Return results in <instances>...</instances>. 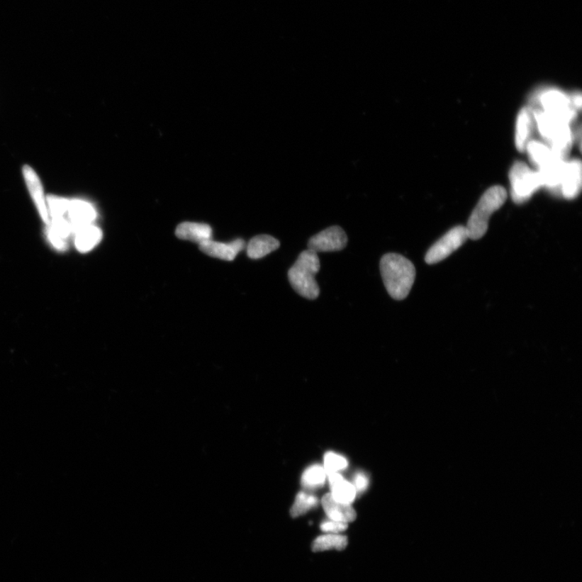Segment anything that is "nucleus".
I'll list each match as a JSON object with an SVG mask.
<instances>
[{"label": "nucleus", "mask_w": 582, "mask_h": 582, "mask_svg": "<svg viewBox=\"0 0 582 582\" xmlns=\"http://www.w3.org/2000/svg\"><path fill=\"white\" fill-rule=\"evenodd\" d=\"M380 271L391 298L403 301L409 295L416 278V269L410 261L397 253H388L380 261Z\"/></svg>", "instance_id": "obj_1"}, {"label": "nucleus", "mask_w": 582, "mask_h": 582, "mask_svg": "<svg viewBox=\"0 0 582 582\" xmlns=\"http://www.w3.org/2000/svg\"><path fill=\"white\" fill-rule=\"evenodd\" d=\"M320 269L318 255L313 250H305L288 272L290 284L299 296L313 301L320 296L315 275Z\"/></svg>", "instance_id": "obj_2"}, {"label": "nucleus", "mask_w": 582, "mask_h": 582, "mask_svg": "<svg viewBox=\"0 0 582 582\" xmlns=\"http://www.w3.org/2000/svg\"><path fill=\"white\" fill-rule=\"evenodd\" d=\"M506 199L507 192L503 186L489 188L483 194L465 227L469 239L480 240L486 234L489 218L503 206Z\"/></svg>", "instance_id": "obj_3"}, {"label": "nucleus", "mask_w": 582, "mask_h": 582, "mask_svg": "<svg viewBox=\"0 0 582 582\" xmlns=\"http://www.w3.org/2000/svg\"><path fill=\"white\" fill-rule=\"evenodd\" d=\"M512 198L517 204L525 203L535 191L544 186L539 172L529 168L524 163L517 162L510 171Z\"/></svg>", "instance_id": "obj_4"}, {"label": "nucleus", "mask_w": 582, "mask_h": 582, "mask_svg": "<svg viewBox=\"0 0 582 582\" xmlns=\"http://www.w3.org/2000/svg\"><path fill=\"white\" fill-rule=\"evenodd\" d=\"M469 239L466 228L457 226L442 236L430 247L425 255V262L429 264L439 263L459 249Z\"/></svg>", "instance_id": "obj_5"}, {"label": "nucleus", "mask_w": 582, "mask_h": 582, "mask_svg": "<svg viewBox=\"0 0 582 582\" xmlns=\"http://www.w3.org/2000/svg\"><path fill=\"white\" fill-rule=\"evenodd\" d=\"M540 103L547 113L561 122L571 124L577 117V111L573 107L570 98L562 91L547 90L540 96Z\"/></svg>", "instance_id": "obj_6"}, {"label": "nucleus", "mask_w": 582, "mask_h": 582, "mask_svg": "<svg viewBox=\"0 0 582 582\" xmlns=\"http://www.w3.org/2000/svg\"><path fill=\"white\" fill-rule=\"evenodd\" d=\"M348 243L347 235L339 226H332L313 236L308 241V250L315 252L341 251Z\"/></svg>", "instance_id": "obj_7"}, {"label": "nucleus", "mask_w": 582, "mask_h": 582, "mask_svg": "<svg viewBox=\"0 0 582 582\" xmlns=\"http://www.w3.org/2000/svg\"><path fill=\"white\" fill-rule=\"evenodd\" d=\"M245 241L242 239L235 240L228 244L210 240L199 245V249L210 257L232 262L245 250Z\"/></svg>", "instance_id": "obj_8"}, {"label": "nucleus", "mask_w": 582, "mask_h": 582, "mask_svg": "<svg viewBox=\"0 0 582 582\" xmlns=\"http://www.w3.org/2000/svg\"><path fill=\"white\" fill-rule=\"evenodd\" d=\"M581 189V163L574 159L566 162L561 184V192L566 199H574L580 194Z\"/></svg>", "instance_id": "obj_9"}, {"label": "nucleus", "mask_w": 582, "mask_h": 582, "mask_svg": "<svg viewBox=\"0 0 582 582\" xmlns=\"http://www.w3.org/2000/svg\"><path fill=\"white\" fill-rule=\"evenodd\" d=\"M22 171L28 191H30L34 203H35L37 206L39 214L41 216L43 221L46 224H48L50 220L41 180H40L36 172L30 166L26 165L23 167Z\"/></svg>", "instance_id": "obj_10"}, {"label": "nucleus", "mask_w": 582, "mask_h": 582, "mask_svg": "<svg viewBox=\"0 0 582 582\" xmlns=\"http://www.w3.org/2000/svg\"><path fill=\"white\" fill-rule=\"evenodd\" d=\"M67 215L74 230L78 228L92 224L96 218V211L88 201L73 199L69 203Z\"/></svg>", "instance_id": "obj_11"}, {"label": "nucleus", "mask_w": 582, "mask_h": 582, "mask_svg": "<svg viewBox=\"0 0 582 582\" xmlns=\"http://www.w3.org/2000/svg\"><path fill=\"white\" fill-rule=\"evenodd\" d=\"M534 123L532 109L527 107L522 108L517 115L515 132L516 147L521 152L526 151L530 138L532 135Z\"/></svg>", "instance_id": "obj_12"}, {"label": "nucleus", "mask_w": 582, "mask_h": 582, "mask_svg": "<svg viewBox=\"0 0 582 582\" xmlns=\"http://www.w3.org/2000/svg\"><path fill=\"white\" fill-rule=\"evenodd\" d=\"M322 505L330 520L349 523L356 520V511L351 505L339 503L328 493L322 499Z\"/></svg>", "instance_id": "obj_13"}, {"label": "nucleus", "mask_w": 582, "mask_h": 582, "mask_svg": "<svg viewBox=\"0 0 582 582\" xmlns=\"http://www.w3.org/2000/svg\"><path fill=\"white\" fill-rule=\"evenodd\" d=\"M47 237L52 245L59 250H65L67 246V240L73 234V228L65 218H54L47 224Z\"/></svg>", "instance_id": "obj_14"}, {"label": "nucleus", "mask_w": 582, "mask_h": 582, "mask_svg": "<svg viewBox=\"0 0 582 582\" xmlns=\"http://www.w3.org/2000/svg\"><path fill=\"white\" fill-rule=\"evenodd\" d=\"M176 235L179 239L201 245L211 240L212 229L207 224L186 222L177 228Z\"/></svg>", "instance_id": "obj_15"}, {"label": "nucleus", "mask_w": 582, "mask_h": 582, "mask_svg": "<svg viewBox=\"0 0 582 582\" xmlns=\"http://www.w3.org/2000/svg\"><path fill=\"white\" fill-rule=\"evenodd\" d=\"M74 244L77 250L82 252H88L100 243L102 239V232L99 228L94 224L78 228L74 230Z\"/></svg>", "instance_id": "obj_16"}, {"label": "nucleus", "mask_w": 582, "mask_h": 582, "mask_svg": "<svg viewBox=\"0 0 582 582\" xmlns=\"http://www.w3.org/2000/svg\"><path fill=\"white\" fill-rule=\"evenodd\" d=\"M328 476L330 480L332 497L339 503L349 504L353 503L356 498L357 491L352 483L344 480V478L333 472Z\"/></svg>", "instance_id": "obj_17"}, {"label": "nucleus", "mask_w": 582, "mask_h": 582, "mask_svg": "<svg viewBox=\"0 0 582 582\" xmlns=\"http://www.w3.org/2000/svg\"><path fill=\"white\" fill-rule=\"evenodd\" d=\"M280 242L269 235H260L253 237L247 246V254L251 259H261L279 250Z\"/></svg>", "instance_id": "obj_18"}, {"label": "nucleus", "mask_w": 582, "mask_h": 582, "mask_svg": "<svg viewBox=\"0 0 582 582\" xmlns=\"http://www.w3.org/2000/svg\"><path fill=\"white\" fill-rule=\"evenodd\" d=\"M566 161L553 158L549 163H547L543 168L539 169V174L543 181L544 186L549 187L552 190L561 189L564 164Z\"/></svg>", "instance_id": "obj_19"}, {"label": "nucleus", "mask_w": 582, "mask_h": 582, "mask_svg": "<svg viewBox=\"0 0 582 582\" xmlns=\"http://www.w3.org/2000/svg\"><path fill=\"white\" fill-rule=\"evenodd\" d=\"M348 544L347 537L341 534H328L317 537L313 544L314 552H324L331 549L343 550Z\"/></svg>", "instance_id": "obj_20"}, {"label": "nucleus", "mask_w": 582, "mask_h": 582, "mask_svg": "<svg viewBox=\"0 0 582 582\" xmlns=\"http://www.w3.org/2000/svg\"><path fill=\"white\" fill-rule=\"evenodd\" d=\"M526 151L532 162L538 169L543 168L547 163L554 158L549 147L537 141H530L527 143Z\"/></svg>", "instance_id": "obj_21"}, {"label": "nucleus", "mask_w": 582, "mask_h": 582, "mask_svg": "<svg viewBox=\"0 0 582 582\" xmlns=\"http://www.w3.org/2000/svg\"><path fill=\"white\" fill-rule=\"evenodd\" d=\"M326 472L320 465L310 466L303 472L302 485L307 488H316L324 485L326 480Z\"/></svg>", "instance_id": "obj_22"}, {"label": "nucleus", "mask_w": 582, "mask_h": 582, "mask_svg": "<svg viewBox=\"0 0 582 582\" xmlns=\"http://www.w3.org/2000/svg\"><path fill=\"white\" fill-rule=\"evenodd\" d=\"M318 503V499L314 496L303 492L299 493L291 510V515L293 517L301 516L314 508Z\"/></svg>", "instance_id": "obj_23"}, {"label": "nucleus", "mask_w": 582, "mask_h": 582, "mask_svg": "<svg viewBox=\"0 0 582 582\" xmlns=\"http://www.w3.org/2000/svg\"><path fill=\"white\" fill-rule=\"evenodd\" d=\"M46 206L50 216V220L54 218H65L67 214L69 203L70 200L65 198L57 197V196L49 195L45 198Z\"/></svg>", "instance_id": "obj_24"}, {"label": "nucleus", "mask_w": 582, "mask_h": 582, "mask_svg": "<svg viewBox=\"0 0 582 582\" xmlns=\"http://www.w3.org/2000/svg\"><path fill=\"white\" fill-rule=\"evenodd\" d=\"M347 460L342 455L333 452H328L325 455L324 469L327 475L347 469Z\"/></svg>", "instance_id": "obj_25"}, {"label": "nucleus", "mask_w": 582, "mask_h": 582, "mask_svg": "<svg viewBox=\"0 0 582 582\" xmlns=\"http://www.w3.org/2000/svg\"><path fill=\"white\" fill-rule=\"evenodd\" d=\"M348 528V523L328 520L321 523L320 529L328 534H341Z\"/></svg>", "instance_id": "obj_26"}, {"label": "nucleus", "mask_w": 582, "mask_h": 582, "mask_svg": "<svg viewBox=\"0 0 582 582\" xmlns=\"http://www.w3.org/2000/svg\"><path fill=\"white\" fill-rule=\"evenodd\" d=\"M353 486L357 492H364L369 486L368 477L363 472H359L355 475Z\"/></svg>", "instance_id": "obj_27"}]
</instances>
